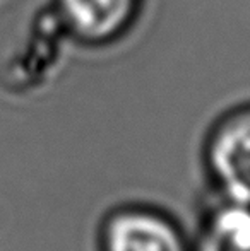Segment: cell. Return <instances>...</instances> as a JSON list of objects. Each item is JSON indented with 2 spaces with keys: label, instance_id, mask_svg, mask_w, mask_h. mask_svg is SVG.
Instances as JSON below:
<instances>
[{
  "label": "cell",
  "instance_id": "cell-4",
  "mask_svg": "<svg viewBox=\"0 0 250 251\" xmlns=\"http://www.w3.org/2000/svg\"><path fill=\"white\" fill-rule=\"evenodd\" d=\"M200 251H250V207L237 203L214 215Z\"/></svg>",
  "mask_w": 250,
  "mask_h": 251
},
{
  "label": "cell",
  "instance_id": "cell-2",
  "mask_svg": "<svg viewBox=\"0 0 250 251\" xmlns=\"http://www.w3.org/2000/svg\"><path fill=\"white\" fill-rule=\"evenodd\" d=\"M69 27L86 41H105L120 34L136 12L137 0H58Z\"/></svg>",
  "mask_w": 250,
  "mask_h": 251
},
{
  "label": "cell",
  "instance_id": "cell-3",
  "mask_svg": "<svg viewBox=\"0 0 250 251\" xmlns=\"http://www.w3.org/2000/svg\"><path fill=\"white\" fill-rule=\"evenodd\" d=\"M108 251H184L170 224L149 214L117 217L108 231Z\"/></svg>",
  "mask_w": 250,
  "mask_h": 251
},
{
  "label": "cell",
  "instance_id": "cell-1",
  "mask_svg": "<svg viewBox=\"0 0 250 251\" xmlns=\"http://www.w3.org/2000/svg\"><path fill=\"white\" fill-rule=\"evenodd\" d=\"M209 154L214 171L235 201L250 205V106L216 126Z\"/></svg>",
  "mask_w": 250,
  "mask_h": 251
}]
</instances>
